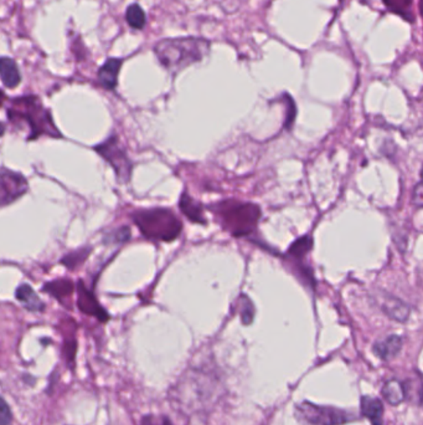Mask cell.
<instances>
[{
  "mask_svg": "<svg viewBox=\"0 0 423 425\" xmlns=\"http://www.w3.org/2000/svg\"><path fill=\"white\" fill-rule=\"evenodd\" d=\"M160 64L174 71L202 61L210 53V41L202 38H176L159 41L154 47Z\"/></svg>",
  "mask_w": 423,
  "mask_h": 425,
  "instance_id": "1",
  "label": "cell"
},
{
  "mask_svg": "<svg viewBox=\"0 0 423 425\" xmlns=\"http://www.w3.org/2000/svg\"><path fill=\"white\" fill-rule=\"evenodd\" d=\"M132 218L138 229L149 240L170 242L182 233L179 218L165 208L137 210Z\"/></svg>",
  "mask_w": 423,
  "mask_h": 425,
  "instance_id": "2",
  "label": "cell"
},
{
  "mask_svg": "<svg viewBox=\"0 0 423 425\" xmlns=\"http://www.w3.org/2000/svg\"><path fill=\"white\" fill-rule=\"evenodd\" d=\"M8 117L15 124L26 122L30 127V139L41 135L61 137V133L52 121L50 112L44 108L36 97H23L15 100L8 111Z\"/></svg>",
  "mask_w": 423,
  "mask_h": 425,
  "instance_id": "3",
  "label": "cell"
},
{
  "mask_svg": "<svg viewBox=\"0 0 423 425\" xmlns=\"http://www.w3.org/2000/svg\"><path fill=\"white\" fill-rule=\"evenodd\" d=\"M215 210L225 229L234 236L252 233L261 218L260 208L252 203L226 200L217 204Z\"/></svg>",
  "mask_w": 423,
  "mask_h": 425,
  "instance_id": "4",
  "label": "cell"
},
{
  "mask_svg": "<svg viewBox=\"0 0 423 425\" xmlns=\"http://www.w3.org/2000/svg\"><path fill=\"white\" fill-rule=\"evenodd\" d=\"M295 417L308 425H343L355 420V415L334 406H322L303 402L295 406Z\"/></svg>",
  "mask_w": 423,
  "mask_h": 425,
  "instance_id": "5",
  "label": "cell"
},
{
  "mask_svg": "<svg viewBox=\"0 0 423 425\" xmlns=\"http://www.w3.org/2000/svg\"><path fill=\"white\" fill-rule=\"evenodd\" d=\"M184 387L190 392L188 399L190 411L204 409L205 406L214 403L216 395V380L214 376L200 369H194L184 380Z\"/></svg>",
  "mask_w": 423,
  "mask_h": 425,
  "instance_id": "6",
  "label": "cell"
},
{
  "mask_svg": "<svg viewBox=\"0 0 423 425\" xmlns=\"http://www.w3.org/2000/svg\"><path fill=\"white\" fill-rule=\"evenodd\" d=\"M27 189L29 184L21 173L0 168V208L16 202Z\"/></svg>",
  "mask_w": 423,
  "mask_h": 425,
  "instance_id": "7",
  "label": "cell"
},
{
  "mask_svg": "<svg viewBox=\"0 0 423 425\" xmlns=\"http://www.w3.org/2000/svg\"><path fill=\"white\" fill-rule=\"evenodd\" d=\"M99 156L108 161L114 170L117 172V176L122 181H128L132 172V164L127 157L125 152L121 148L119 142L116 137H111L107 139L104 143L99 144L96 147Z\"/></svg>",
  "mask_w": 423,
  "mask_h": 425,
  "instance_id": "8",
  "label": "cell"
},
{
  "mask_svg": "<svg viewBox=\"0 0 423 425\" xmlns=\"http://www.w3.org/2000/svg\"><path fill=\"white\" fill-rule=\"evenodd\" d=\"M77 306L81 310V312L88 314V316H93L102 322H106L110 319L106 310L98 303L97 299L95 297L93 292L86 288L85 284L82 282H80L77 285Z\"/></svg>",
  "mask_w": 423,
  "mask_h": 425,
  "instance_id": "9",
  "label": "cell"
},
{
  "mask_svg": "<svg viewBox=\"0 0 423 425\" xmlns=\"http://www.w3.org/2000/svg\"><path fill=\"white\" fill-rule=\"evenodd\" d=\"M380 306L384 314H387L391 320L406 322L410 317V306L389 292H381L380 295Z\"/></svg>",
  "mask_w": 423,
  "mask_h": 425,
  "instance_id": "10",
  "label": "cell"
},
{
  "mask_svg": "<svg viewBox=\"0 0 423 425\" xmlns=\"http://www.w3.org/2000/svg\"><path fill=\"white\" fill-rule=\"evenodd\" d=\"M402 345H404V340L401 336L391 334L384 340L378 341L372 347V351L378 358L390 360L400 354V351L402 349Z\"/></svg>",
  "mask_w": 423,
  "mask_h": 425,
  "instance_id": "11",
  "label": "cell"
},
{
  "mask_svg": "<svg viewBox=\"0 0 423 425\" xmlns=\"http://www.w3.org/2000/svg\"><path fill=\"white\" fill-rule=\"evenodd\" d=\"M360 409L363 417L369 419L372 425H384V406L380 399L369 395L361 397Z\"/></svg>",
  "mask_w": 423,
  "mask_h": 425,
  "instance_id": "12",
  "label": "cell"
},
{
  "mask_svg": "<svg viewBox=\"0 0 423 425\" xmlns=\"http://www.w3.org/2000/svg\"><path fill=\"white\" fill-rule=\"evenodd\" d=\"M122 66V60L110 59L106 61L99 71H98V81L107 90H113L117 85L118 72Z\"/></svg>",
  "mask_w": 423,
  "mask_h": 425,
  "instance_id": "13",
  "label": "cell"
},
{
  "mask_svg": "<svg viewBox=\"0 0 423 425\" xmlns=\"http://www.w3.org/2000/svg\"><path fill=\"white\" fill-rule=\"evenodd\" d=\"M409 387L398 380H387L383 387V395L385 400L391 406H398L407 397Z\"/></svg>",
  "mask_w": 423,
  "mask_h": 425,
  "instance_id": "14",
  "label": "cell"
},
{
  "mask_svg": "<svg viewBox=\"0 0 423 425\" xmlns=\"http://www.w3.org/2000/svg\"><path fill=\"white\" fill-rule=\"evenodd\" d=\"M15 295L20 303H23L24 308L29 311H43L45 308L43 300L34 291V288L27 284L20 285L19 288H16Z\"/></svg>",
  "mask_w": 423,
  "mask_h": 425,
  "instance_id": "15",
  "label": "cell"
},
{
  "mask_svg": "<svg viewBox=\"0 0 423 425\" xmlns=\"http://www.w3.org/2000/svg\"><path fill=\"white\" fill-rule=\"evenodd\" d=\"M0 79L9 89H14L19 85L21 76L18 65L13 59L0 58Z\"/></svg>",
  "mask_w": 423,
  "mask_h": 425,
  "instance_id": "16",
  "label": "cell"
},
{
  "mask_svg": "<svg viewBox=\"0 0 423 425\" xmlns=\"http://www.w3.org/2000/svg\"><path fill=\"white\" fill-rule=\"evenodd\" d=\"M47 294L51 295L59 301H65L66 299L71 297L73 292V284L69 279H58L53 282H47L44 286Z\"/></svg>",
  "mask_w": 423,
  "mask_h": 425,
  "instance_id": "17",
  "label": "cell"
},
{
  "mask_svg": "<svg viewBox=\"0 0 423 425\" xmlns=\"http://www.w3.org/2000/svg\"><path fill=\"white\" fill-rule=\"evenodd\" d=\"M179 205H180L182 213L188 216L191 222H200V224L206 222L202 216V207L196 203L194 199H191L186 193L182 194Z\"/></svg>",
  "mask_w": 423,
  "mask_h": 425,
  "instance_id": "18",
  "label": "cell"
},
{
  "mask_svg": "<svg viewBox=\"0 0 423 425\" xmlns=\"http://www.w3.org/2000/svg\"><path fill=\"white\" fill-rule=\"evenodd\" d=\"M90 253H91V250L87 248L80 249V250H76V251H72V253L67 254V255L64 256V257L61 259V264L67 268L75 270V268H77L80 265L84 264V262H85L86 259L90 255Z\"/></svg>",
  "mask_w": 423,
  "mask_h": 425,
  "instance_id": "19",
  "label": "cell"
},
{
  "mask_svg": "<svg viewBox=\"0 0 423 425\" xmlns=\"http://www.w3.org/2000/svg\"><path fill=\"white\" fill-rule=\"evenodd\" d=\"M125 18H127L128 24L133 29L141 30L145 25V13L138 4H132L130 7H128L127 13H125Z\"/></svg>",
  "mask_w": 423,
  "mask_h": 425,
  "instance_id": "20",
  "label": "cell"
},
{
  "mask_svg": "<svg viewBox=\"0 0 423 425\" xmlns=\"http://www.w3.org/2000/svg\"><path fill=\"white\" fill-rule=\"evenodd\" d=\"M312 239L309 236H303L294 242L288 253L294 257H303L312 249Z\"/></svg>",
  "mask_w": 423,
  "mask_h": 425,
  "instance_id": "21",
  "label": "cell"
},
{
  "mask_svg": "<svg viewBox=\"0 0 423 425\" xmlns=\"http://www.w3.org/2000/svg\"><path fill=\"white\" fill-rule=\"evenodd\" d=\"M385 4L390 8V10L400 14L402 16H410L412 0H384Z\"/></svg>",
  "mask_w": 423,
  "mask_h": 425,
  "instance_id": "22",
  "label": "cell"
},
{
  "mask_svg": "<svg viewBox=\"0 0 423 425\" xmlns=\"http://www.w3.org/2000/svg\"><path fill=\"white\" fill-rule=\"evenodd\" d=\"M13 414L10 411V406L5 402V399L0 397V425H9L12 423Z\"/></svg>",
  "mask_w": 423,
  "mask_h": 425,
  "instance_id": "23",
  "label": "cell"
},
{
  "mask_svg": "<svg viewBox=\"0 0 423 425\" xmlns=\"http://www.w3.org/2000/svg\"><path fill=\"white\" fill-rule=\"evenodd\" d=\"M242 305H243V308L241 310L242 323L250 325L252 320H254V306H252V303L248 300L247 297H245V301L242 302Z\"/></svg>",
  "mask_w": 423,
  "mask_h": 425,
  "instance_id": "24",
  "label": "cell"
},
{
  "mask_svg": "<svg viewBox=\"0 0 423 425\" xmlns=\"http://www.w3.org/2000/svg\"><path fill=\"white\" fill-rule=\"evenodd\" d=\"M141 425H173L169 418L163 415H145L141 422Z\"/></svg>",
  "mask_w": 423,
  "mask_h": 425,
  "instance_id": "25",
  "label": "cell"
},
{
  "mask_svg": "<svg viewBox=\"0 0 423 425\" xmlns=\"http://www.w3.org/2000/svg\"><path fill=\"white\" fill-rule=\"evenodd\" d=\"M108 238H110V242H125L130 238V228L122 227V228H119V229L112 231Z\"/></svg>",
  "mask_w": 423,
  "mask_h": 425,
  "instance_id": "26",
  "label": "cell"
},
{
  "mask_svg": "<svg viewBox=\"0 0 423 425\" xmlns=\"http://www.w3.org/2000/svg\"><path fill=\"white\" fill-rule=\"evenodd\" d=\"M413 202L417 204V207L422 205V184H417L416 189L413 193Z\"/></svg>",
  "mask_w": 423,
  "mask_h": 425,
  "instance_id": "27",
  "label": "cell"
},
{
  "mask_svg": "<svg viewBox=\"0 0 423 425\" xmlns=\"http://www.w3.org/2000/svg\"><path fill=\"white\" fill-rule=\"evenodd\" d=\"M4 132H5V124L0 122V137L4 135Z\"/></svg>",
  "mask_w": 423,
  "mask_h": 425,
  "instance_id": "28",
  "label": "cell"
}]
</instances>
